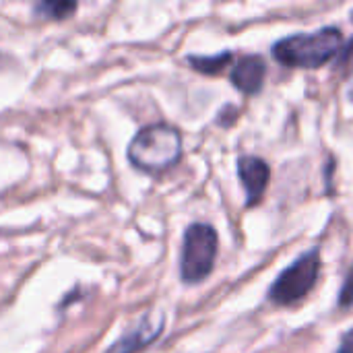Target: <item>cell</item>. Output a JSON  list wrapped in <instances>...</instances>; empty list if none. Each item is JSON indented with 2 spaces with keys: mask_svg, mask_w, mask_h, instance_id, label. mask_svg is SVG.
<instances>
[{
  "mask_svg": "<svg viewBox=\"0 0 353 353\" xmlns=\"http://www.w3.org/2000/svg\"><path fill=\"white\" fill-rule=\"evenodd\" d=\"M217 256V232L209 223H192L182 242L180 273L186 283L203 281L215 265Z\"/></svg>",
  "mask_w": 353,
  "mask_h": 353,
  "instance_id": "3",
  "label": "cell"
},
{
  "mask_svg": "<svg viewBox=\"0 0 353 353\" xmlns=\"http://www.w3.org/2000/svg\"><path fill=\"white\" fill-rule=\"evenodd\" d=\"M321 273V254L312 250L300 256L294 265H290L271 288V300L275 304L288 306L294 304L310 294Z\"/></svg>",
  "mask_w": 353,
  "mask_h": 353,
  "instance_id": "4",
  "label": "cell"
},
{
  "mask_svg": "<svg viewBox=\"0 0 353 353\" xmlns=\"http://www.w3.org/2000/svg\"><path fill=\"white\" fill-rule=\"evenodd\" d=\"M341 50V31L327 27L314 33L283 37L273 46V56L292 68H319Z\"/></svg>",
  "mask_w": 353,
  "mask_h": 353,
  "instance_id": "2",
  "label": "cell"
},
{
  "mask_svg": "<svg viewBox=\"0 0 353 353\" xmlns=\"http://www.w3.org/2000/svg\"><path fill=\"white\" fill-rule=\"evenodd\" d=\"M339 353H353V329L350 331V333H345V335H343Z\"/></svg>",
  "mask_w": 353,
  "mask_h": 353,
  "instance_id": "11",
  "label": "cell"
},
{
  "mask_svg": "<svg viewBox=\"0 0 353 353\" xmlns=\"http://www.w3.org/2000/svg\"><path fill=\"white\" fill-rule=\"evenodd\" d=\"M339 304H341L343 308L353 306V267L352 271H350V275H347V279H345V283H343L341 294H339Z\"/></svg>",
  "mask_w": 353,
  "mask_h": 353,
  "instance_id": "10",
  "label": "cell"
},
{
  "mask_svg": "<svg viewBox=\"0 0 353 353\" xmlns=\"http://www.w3.org/2000/svg\"><path fill=\"white\" fill-rule=\"evenodd\" d=\"M77 10L74 2H39L35 6V12L41 17H52V19H64L70 12Z\"/></svg>",
  "mask_w": 353,
  "mask_h": 353,
  "instance_id": "9",
  "label": "cell"
},
{
  "mask_svg": "<svg viewBox=\"0 0 353 353\" xmlns=\"http://www.w3.org/2000/svg\"><path fill=\"white\" fill-rule=\"evenodd\" d=\"M232 60V54L225 52V54H217V56H190L188 62L192 64V68L201 70V72H207V74H215L219 70H223Z\"/></svg>",
  "mask_w": 353,
  "mask_h": 353,
  "instance_id": "8",
  "label": "cell"
},
{
  "mask_svg": "<svg viewBox=\"0 0 353 353\" xmlns=\"http://www.w3.org/2000/svg\"><path fill=\"white\" fill-rule=\"evenodd\" d=\"M182 155V137L178 128L157 122L141 128L128 145V159L145 172H163Z\"/></svg>",
  "mask_w": 353,
  "mask_h": 353,
  "instance_id": "1",
  "label": "cell"
},
{
  "mask_svg": "<svg viewBox=\"0 0 353 353\" xmlns=\"http://www.w3.org/2000/svg\"><path fill=\"white\" fill-rule=\"evenodd\" d=\"M265 74H267V66L261 56H242L232 70V83L240 91L252 95L261 91Z\"/></svg>",
  "mask_w": 353,
  "mask_h": 353,
  "instance_id": "7",
  "label": "cell"
},
{
  "mask_svg": "<svg viewBox=\"0 0 353 353\" xmlns=\"http://www.w3.org/2000/svg\"><path fill=\"white\" fill-rule=\"evenodd\" d=\"M238 174H240V180L244 184V190L248 194V203L254 205L265 188L269 186V178H271V168L267 165L265 159L261 157H254V155H244L240 157L238 161Z\"/></svg>",
  "mask_w": 353,
  "mask_h": 353,
  "instance_id": "6",
  "label": "cell"
},
{
  "mask_svg": "<svg viewBox=\"0 0 353 353\" xmlns=\"http://www.w3.org/2000/svg\"><path fill=\"white\" fill-rule=\"evenodd\" d=\"M163 329V314H145L130 331H126L105 353H134L141 347L153 343Z\"/></svg>",
  "mask_w": 353,
  "mask_h": 353,
  "instance_id": "5",
  "label": "cell"
},
{
  "mask_svg": "<svg viewBox=\"0 0 353 353\" xmlns=\"http://www.w3.org/2000/svg\"><path fill=\"white\" fill-rule=\"evenodd\" d=\"M347 99L353 103V77L350 79V83H347Z\"/></svg>",
  "mask_w": 353,
  "mask_h": 353,
  "instance_id": "13",
  "label": "cell"
},
{
  "mask_svg": "<svg viewBox=\"0 0 353 353\" xmlns=\"http://www.w3.org/2000/svg\"><path fill=\"white\" fill-rule=\"evenodd\" d=\"M343 64H352L353 66V41L347 46L345 50V58H343Z\"/></svg>",
  "mask_w": 353,
  "mask_h": 353,
  "instance_id": "12",
  "label": "cell"
}]
</instances>
